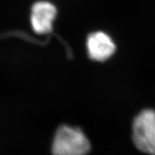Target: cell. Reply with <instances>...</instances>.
<instances>
[{
    "mask_svg": "<svg viewBox=\"0 0 155 155\" xmlns=\"http://www.w3.org/2000/svg\"><path fill=\"white\" fill-rule=\"evenodd\" d=\"M57 9L53 4L46 1H40L32 6L30 22L32 28L36 33L48 34L53 30Z\"/></svg>",
    "mask_w": 155,
    "mask_h": 155,
    "instance_id": "3",
    "label": "cell"
},
{
    "mask_svg": "<svg viewBox=\"0 0 155 155\" xmlns=\"http://www.w3.org/2000/svg\"><path fill=\"white\" fill-rule=\"evenodd\" d=\"M90 142L78 128L62 126L54 137V155H86L90 151Z\"/></svg>",
    "mask_w": 155,
    "mask_h": 155,
    "instance_id": "1",
    "label": "cell"
},
{
    "mask_svg": "<svg viewBox=\"0 0 155 155\" xmlns=\"http://www.w3.org/2000/svg\"><path fill=\"white\" fill-rule=\"evenodd\" d=\"M133 141L141 152L155 155V111L145 109L133 122Z\"/></svg>",
    "mask_w": 155,
    "mask_h": 155,
    "instance_id": "2",
    "label": "cell"
},
{
    "mask_svg": "<svg viewBox=\"0 0 155 155\" xmlns=\"http://www.w3.org/2000/svg\"><path fill=\"white\" fill-rule=\"evenodd\" d=\"M88 56L96 61H104L113 55L116 46L112 39L103 32H93L87 39Z\"/></svg>",
    "mask_w": 155,
    "mask_h": 155,
    "instance_id": "4",
    "label": "cell"
}]
</instances>
